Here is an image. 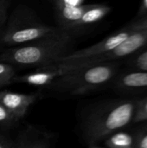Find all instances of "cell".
<instances>
[{"mask_svg": "<svg viewBox=\"0 0 147 148\" xmlns=\"http://www.w3.org/2000/svg\"><path fill=\"white\" fill-rule=\"evenodd\" d=\"M138 99H110L86 108L80 122L84 143L88 147H100L108 135L130 127L133 124Z\"/></svg>", "mask_w": 147, "mask_h": 148, "instance_id": "6da1fadb", "label": "cell"}, {"mask_svg": "<svg viewBox=\"0 0 147 148\" xmlns=\"http://www.w3.org/2000/svg\"><path fill=\"white\" fill-rule=\"evenodd\" d=\"M73 35L63 29L28 43L10 47L0 55V61L11 65L40 67L53 63L56 59L71 52Z\"/></svg>", "mask_w": 147, "mask_h": 148, "instance_id": "7a4b0ae2", "label": "cell"}, {"mask_svg": "<svg viewBox=\"0 0 147 148\" xmlns=\"http://www.w3.org/2000/svg\"><path fill=\"white\" fill-rule=\"evenodd\" d=\"M120 61H109L86 66L59 76L45 88L56 94L83 95L110 86L120 71Z\"/></svg>", "mask_w": 147, "mask_h": 148, "instance_id": "3957f363", "label": "cell"}, {"mask_svg": "<svg viewBox=\"0 0 147 148\" xmlns=\"http://www.w3.org/2000/svg\"><path fill=\"white\" fill-rule=\"evenodd\" d=\"M62 30L61 27L46 25L37 18L32 10L19 6L0 29V46H19Z\"/></svg>", "mask_w": 147, "mask_h": 148, "instance_id": "277c9868", "label": "cell"}, {"mask_svg": "<svg viewBox=\"0 0 147 148\" xmlns=\"http://www.w3.org/2000/svg\"><path fill=\"white\" fill-rule=\"evenodd\" d=\"M146 45L147 29H134L128 37H126L122 42H120L112 50L97 56L78 59L76 61L81 62L84 67L104 62L120 61L137 53Z\"/></svg>", "mask_w": 147, "mask_h": 148, "instance_id": "5b68a950", "label": "cell"}, {"mask_svg": "<svg viewBox=\"0 0 147 148\" xmlns=\"http://www.w3.org/2000/svg\"><path fill=\"white\" fill-rule=\"evenodd\" d=\"M110 87L121 95H147V70L127 68L125 70H120Z\"/></svg>", "mask_w": 147, "mask_h": 148, "instance_id": "8992f818", "label": "cell"}, {"mask_svg": "<svg viewBox=\"0 0 147 148\" xmlns=\"http://www.w3.org/2000/svg\"><path fill=\"white\" fill-rule=\"evenodd\" d=\"M134 29H129L125 26L122 29L112 34L111 36L104 38L101 42L89 46L88 48L79 49L76 51H71L67 55L59 57L54 62H63V61H69V60H78V59H85L93 56H97L102 55L106 52H108L114 49L117 45L122 42L126 37H128Z\"/></svg>", "mask_w": 147, "mask_h": 148, "instance_id": "52a82bcc", "label": "cell"}, {"mask_svg": "<svg viewBox=\"0 0 147 148\" xmlns=\"http://www.w3.org/2000/svg\"><path fill=\"white\" fill-rule=\"evenodd\" d=\"M57 136L35 125H26L14 140L15 148H49L56 142Z\"/></svg>", "mask_w": 147, "mask_h": 148, "instance_id": "ba28073f", "label": "cell"}, {"mask_svg": "<svg viewBox=\"0 0 147 148\" xmlns=\"http://www.w3.org/2000/svg\"><path fill=\"white\" fill-rule=\"evenodd\" d=\"M37 99L38 95L36 94L26 95L9 90H0V103L19 120L26 114L29 107Z\"/></svg>", "mask_w": 147, "mask_h": 148, "instance_id": "9c48e42d", "label": "cell"}, {"mask_svg": "<svg viewBox=\"0 0 147 148\" xmlns=\"http://www.w3.org/2000/svg\"><path fill=\"white\" fill-rule=\"evenodd\" d=\"M93 4H81L77 6H56L57 19L60 27L68 31L75 30V25L86 10Z\"/></svg>", "mask_w": 147, "mask_h": 148, "instance_id": "30bf717a", "label": "cell"}, {"mask_svg": "<svg viewBox=\"0 0 147 148\" xmlns=\"http://www.w3.org/2000/svg\"><path fill=\"white\" fill-rule=\"evenodd\" d=\"M126 127L117 130L108 135L101 146L108 148H135L133 129L126 130Z\"/></svg>", "mask_w": 147, "mask_h": 148, "instance_id": "8fae6325", "label": "cell"}, {"mask_svg": "<svg viewBox=\"0 0 147 148\" xmlns=\"http://www.w3.org/2000/svg\"><path fill=\"white\" fill-rule=\"evenodd\" d=\"M112 8L106 4H93L88 10L84 12L81 19L75 25V29H81L86 27H88L92 24H94L103 19L110 11Z\"/></svg>", "mask_w": 147, "mask_h": 148, "instance_id": "7c38bea8", "label": "cell"}, {"mask_svg": "<svg viewBox=\"0 0 147 148\" xmlns=\"http://www.w3.org/2000/svg\"><path fill=\"white\" fill-rule=\"evenodd\" d=\"M125 63L127 69L147 70V45L137 53L126 58Z\"/></svg>", "mask_w": 147, "mask_h": 148, "instance_id": "4fadbf2b", "label": "cell"}, {"mask_svg": "<svg viewBox=\"0 0 147 148\" xmlns=\"http://www.w3.org/2000/svg\"><path fill=\"white\" fill-rule=\"evenodd\" d=\"M16 72L13 66L5 62H0V88L12 83Z\"/></svg>", "mask_w": 147, "mask_h": 148, "instance_id": "5bb4252c", "label": "cell"}, {"mask_svg": "<svg viewBox=\"0 0 147 148\" xmlns=\"http://www.w3.org/2000/svg\"><path fill=\"white\" fill-rule=\"evenodd\" d=\"M138 124L139 127L133 129L135 148H147V121Z\"/></svg>", "mask_w": 147, "mask_h": 148, "instance_id": "9a60e30c", "label": "cell"}, {"mask_svg": "<svg viewBox=\"0 0 147 148\" xmlns=\"http://www.w3.org/2000/svg\"><path fill=\"white\" fill-rule=\"evenodd\" d=\"M19 121V119L13 115L0 103V127L4 128H10L16 126Z\"/></svg>", "mask_w": 147, "mask_h": 148, "instance_id": "2e32d148", "label": "cell"}, {"mask_svg": "<svg viewBox=\"0 0 147 148\" xmlns=\"http://www.w3.org/2000/svg\"><path fill=\"white\" fill-rule=\"evenodd\" d=\"M145 121H147V96L138 99L133 124H138Z\"/></svg>", "mask_w": 147, "mask_h": 148, "instance_id": "e0dca14e", "label": "cell"}, {"mask_svg": "<svg viewBox=\"0 0 147 148\" xmlns=\"http://www.w3.org/2000/svg\"><path fill=\"white\" fill-rule=\"evenodd\" d=\"M126 26L132 29H147V13L140 17H135Z\"/></svg>", "mask_w": 147, "mask_h": 148, "instance_id": "ac0fdd59", "label": "cell"}, {"mask_svg": "<svg viewBox=\"0 0 147 148\" xmlns=\"http://www.w3.org/2000/svg\"><path fill=\"white\" fill-rule=\"evenodd\" d=\"M10 0H0V29L6 23L8 19V10L10 4Z\"/></svg>", "mask_w": 147, "mask_h": 148, "instance_id": "d6986e66", "label": "cell"}, {"mask_svg": "<svg viewBox=\"0 0 147 148\" xmlns=\"http://www.w3.org/2000/svg\"><path fill=\"white\" fill-rule=\"evenodd\" d=\"M0 148H15L14 140L6 133L0 130Z\"/></svg>", "mask_w": 147, "mask_h": 148, "instance_id": "ffe728a7", "label": "cell"}, {"mask_svg": "<svg viewBox=\"0 0 147 148\" xmlns=\"http://www.w3.org/2000/svg\"><path fill=\"white\" fill-rule=\"evenodd\" d=\"M85 0H55L56 6H77L83 4Z\"/></svg>", "mask_w": 147, "mask_h": 148, "instance_id": "44dd1931", "label": "cell"}, {"mask_svg": "<svg viewBox=\"0 0 147 148\" xmlns=\"http://www.w3.org/2000/svg\"><path fill=\"white\" fill-rule=\"evenodd\" d=\"M147 13V0H141L140 2V6L138 11V14L136 17H140Z\"/></svg>", "mask_w": 147, "mask_h": 148, "instance_id": "7402d4cb", "label": "cell"}, {"mask_svg": "<svg viewBox=\"0 0 147 148\" xmlns=\"http://www.w3.org/2000/svg\"><path fill=\"white\" fill-rule=\"evenodd\" d=\"M10 1H12V0H10Z\"/></svg>", "mask_w": 147, "mask_h": 148, "instance_id": "603a6c76", "label": "cell"}]
</instances>
